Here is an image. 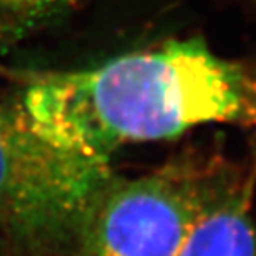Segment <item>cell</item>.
<instances>
[{
    "instance_id": "cell-4",
    "label": "cell",
    "mask_w": 256,
    "mask_h": 256,
    "mask_svg": "<svg viewBox=\"0 0 256 256\" xmlns=\"http://www.w3.org/2000/svg\"><path fill=\"white\" fill-rule=\"evenodd\" d=\"M176 256H256L250 186L228 178L193 222Z\"/></svg>"
},
{
    "instance_id": "cell-1",
    "label": "cell",
    "mask_w": 256,
    "mask_h": 256,
    "mask_svg": "<svg viewBox=\"0 0 256 256\" xmlns=\"http://www.w3.org/2000/svg\"><path fill=\"white\" fill-rule=\"evenodd\" d=\"M59 147L102 162L130 144L256 119V85L202 39H174L78 70L45 71L17 99Z\"/></svg>"
},
{
    "instance_id": "cell-5",
    "label": "cell",
    "mask_w": 256,
    "mask_h": 256,
    "mask_svg": "<svg viewBox=\"0 0 256 256\" xmlns=\"http://www.w3.org/2000/svg\"><path fill=\"white\" fill-rule=\"evenodd\" d=\"M139 0H0V56L91 17L133 11Z\"/></svg>"
},
{
    "instance_id": "cell-2",
    "label": "cell",
    "mask_w": 256,
    "mask_h": 256,
    "mask_svg": "<svg viewBox=\"0 0 256 256\" xmlns=\"http://www.w3.org/2000/svg\"><path fill=\"white\" fill-rule=\"evenodd\" d=\"M108 162L65 150L42 136L19 105L0 102V233L30 248L71 244Z\"/></svg>"
},
{
    "instance_id": "cell-3",
    "label": "cell",
    "mask_w": 256,
    "mask_h": 256,
    "mask_svg": "<svg viewBox=\"0 0 256 256\" xmlns=\"http://www.w3.org/2000/svg\"><path fill=\"white\" fill-rule=\"evenodd\" d=\"M226 179L190 162L136 178L114 174L94 196L71 246L78 256H176Z\"/></svg>"
}]
</instances>
